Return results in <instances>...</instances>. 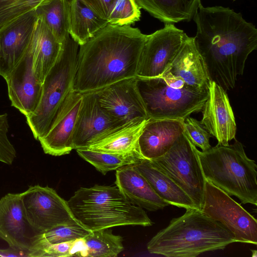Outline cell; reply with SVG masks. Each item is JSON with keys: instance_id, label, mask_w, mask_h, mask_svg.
<instances>
[{"instance_id": "cell-1", "label": "cell", "mask_w": 257, "mask_h": 257, "mask_svg": "<svg viewBox=\"0 0 257 257\" xmlns=\"http://www.w3.org/2000/svg\"><path fill=\"white\" fill-rule=\"evenodd\" d=\"M194 41L203 57L211 81L226 91L242 75L249 55L257 48V29L241 13L220 6L200 5L192 19Z\"/></svg>"}, {"instance_id": "cell-2", "label": "cell", "mask_w": 257, "mask_h": 257, "mask_svg": "<svg viewBox=\"0 0 257 257\" xmlns=\"http://www.w3.org/2000/svg\"><path fill=\"white\" fill-rule=\"evenodd\" d=\"M147 37L131 25L108 24L80 46L73 90L85 93L136 77Z\"/></svg>"}, {"instance_id": "cell-3", "label": "cell", "mask_w": 257, "mask_h": 257, "mask_svg": "<svg viewBox=\"0 0 257 257\" xmlns=\"http://www.w3.org/2000/svg\"><path fill=\"white\" fill-rule=\"evenodd\" d=\"M235 242L233 235L220 222L205 215L201 209L189 208L154 236L147 248L150 253L167 257H195L223 249Z\"/></svg>"}, {"instance_id": "cell-4", "label": "cell", "mask_w": 257, "mask_h": 257, "mask_svg": "<svg viewBox=\"0 0 257 257\" xmlns=\"http://www.w3.org/2000/svg\"><path fill=\"white\" fill-rule=\"evenodd\" d=\"M67 202L75 218L91 231L153 224L144 209L127 200L116 186L82 187Z\"/></svg>"}, {"instance_id": "cell-5", "label": "cell", "mask_w": 257, "mask_h": 257, "mask_svg": "<svg viewBox=\"0 0 257 257\" xmlns=\"http://www.w3.org/2000/svg\"><path fill=\"white\" fill-rule=\"evenodd\" d=\"M217 144L206 151L197 150L205 179L243 204L257 205V166L241 143Z\"/></svg>"}, {"instance_id": "cell-6", "label": "cell", "mask_w": 257, "mask_h": 257, "mask_svg": "<svg viewBox=\"0 0 257 257\" xmlns=\"http://www.w3.org/2000/svg\"><path fill=\"white\" fill-rule=\"evenodd\" d=\"M78 46L70 36L62 42L60 53L42 83L40 103L35 111L26 116L36 140L49 131L58 110L73 90Z\"/></svg>"}, {"instance_id": "cell-7", "label": "cell", "mask_w": 257, "mask_h": 257, "mask_svg": "<svg viewBox=\"0 0 257 257\" xmlns=\"http://www.w3.org/2000/svg\"><path fill=\"white\" fill-rule=\"evenodd\" d=\"M137 90L149 118L184 120L193 113L201 111L208 96L188 85L172 88L161 77L136 76Z\"/></svg>"}, {"instance_id": "cell-8", "label": "cell", "mask_w": 257, "mask_h": 257, "mask_svg": "<svg viewBox=\"0 0 257 257\" xmlns=\"http://www.w3.org/2000/svg\"><path fill=\"white\" fill-rule=\"evenodd\" d=\"M197 150L183 132L166 154L152 160L185 191L197 208L201 209L205 178Z\"/></svg>"}, {"instance_id": "cell-9", "label": "cell", "mask_w": 257, "mask_h": 257, "mask_svg": "<svg viewBox=\"0 0 257 257\" xmlns=\"http://www.w3.org/2000/svg\"><path fill=\"white\" fill-rule=\"evenodd\" d=\"M203 213L222 224L236 242L257 244V220L225 192L205 179Z\"/></svg>"}, {"instance_id": "cell-10", "label": "cell", "mask_w": 257, "mask_h": 257, "mask_svg": "<svg viewBox=\"0 0 257 257\" xmlns=\"http://www.w3.org/2000/svg\"><path fill=\"white\" fill-rule=\"evenodd\" d=\"M29 222L39 234L58 226L79 222L74 217L67 201L48 186H30L21 193Z\"/></svg>"}, {"instance_id": "cell-11", "label": "cell", "mask_w": 257, "mask_h": 257, "mask_svg": "<svg viewBox=\"0 0 257 257\" xmlns=\"http://www.w3.org/2000/svg\"><path fill=\"white\" fill-rule=\"evenodd\" d=\"M187 35L174 24L164 27L148 37L143 48L137 76H161L170 66Z\"/></svg>"}, {"instance_id": "cell-12", "label": "cell", "mask_w": 257, "mask_h": 257, "mask_svg": "<svg viewBox=\"0 0 257 257\" xmlns=\"http://www.w3.org/2000/svg\"><path fill=\"white\" fill-rule=\"evenodd\" d=\"M136 77L125 79L95 91L101 108L122 123L149 118L137 90Z\"/></svg>"}, {"instance_id": "cell-13", "label": "cell", "mask_w": 257, "mask_h": 257, "mask_svg": "<svg viewBox=\"0 0 257 257\" xmlns=\"http://www.w3.org/2000/svg\"><path fill=\"white\" fill-rule=\"evenodd\" d=\"M83 94L73 90L59 108L51 126L39 141L45 154L60 156L73 149L72 138Z\"/></svg>"}, {"instance_id": "cell-14", "label": "cell", "mask_w": 257, "mask_h": 257, "mask_svg": "<svg viewBox=\"0 0 257 257\" xmlns=\"http://www.w3.org/2000/svg\"><path fill=\"white\" fill-rule=\"evenodd\" d=\"M38 234L27 218L21 193H9L0 199V238L9 247L26 251L29 255Z\"/></svg>"}, {"instance_id": "cell-15", "label": "cell", "mask_w": 257, "mask_h": 257, "mask_svg": "<svg viewBox=\"0 0 257 257\" xmlns=\"http://www.w3.org/2000/svg\"><path fill=\"white\" fill-rule=\"evenodd\" d=\"M208 93L201 110L200 122L216 138L217 144L228 145L230 141L235 139L236 124L227 94L213 81H210Z\"/></svg>"}, {"instance_id": "cell-16", "label": "cell", "mask_w": 257, "mask_h": 257, "mask_svg": "<svg viewBox=\"0 0 257 257\" xmlns=\"http://www.w3.org/2000/svg\"><path fill=\"white\" fill-rule=\"evenodd\" d=\"M5 79L11 105L25 116L35 111L41 98L42 83L34 71L32 56L28 49Z\"/></svg>"}, {"instance_id": "cell-17", "label": "cell", "mask_w": 257, "mask_h": 257, "mask_svg": "<svg viewBox=\"0 0 257 257\" xmlns=\"http://www.w3.org/2000/svg\"><path fill=\"white\" fill-rule=\"evenodd\" d=\"M37 19L35 9L0 31V75L4 78L25 54Z\"/></svg>"}, {"instance_id": "cell-18", "label": "cell", "mask_w": 257, "mask_h": 257, "mask_svg": "<svg viewBox=\"0 0 257 257\" xmlns=\"http://www.w3.org/2000/svg\"><path fill=\"white\" fill-rule=\"evenodd\" d=\"M82 94L72 138L75 150L87 148L105 132L124 124L110 116L101 108L95 91Z\"/></svg>"}, {"instance_id": "cell-19", "label": "cell", "mask_w": 257, "mask_h": 257, "mask_svg": "<svg viewBox=\"0 0 257 257\" xmlns=\"http://www.w3.org/2000/svg\"><path fill=\"white\" fill-rule=\"evenodd\" d=\"M183 121L149 118L138 142L140 152L143 158L152 160L166 154L183 133Z\"/></svg>"}, {"instance_id": "cell-20", "label": "cell", "mask_w": 257, "mask_h": 257, "mask_svg": "<svg viewBox=\"0 0 257 257\" xmlns=\"http://www.w3.org/2000/svg\"><path fill=\"white\" fill-rule=\"evenodd\" d=\"M116 170V186L134 204L150 211L170 205L155 192L134 165L123 166Z\"/></svg>"}, {"instance_id": "cell-21", "label": "cell", "mask_w": 257, "mask_h": 257, "mask_svg": "<svg viewBox=\"0 0 257 257\" xmlns=\"http://www.w3.org/2000/svg\"><path fill=\"white\" fill-rule=\"evenodd\" d=\"M167 70L192 88L200 91L208 90L211 80L206 63L196 48L194 37L187 36Z\"/></svg>"}, {"instance_id": "cell-22", "label": "cell", "mask_w": 257, "mask_h": 257, "mask_svg": "<svg viewBox=\"0 0 257 257\" xmlns=\"http://www.w3.org/2000/svg\"><path fill=\"white\" fill-rule=\"evenodd\" d=\"M62 44L44 22L37 17L28 50L35 75L42 83L57 59Z\"/></svg>"}, {"instance_id": "cell-23", "label": "cell", "mask_w": 257, "mask_h": 257, "mask_svg": "<svg viewBox=\"0 0 257 257\" xmlns=\"http://www.w3.org/2000/svg\"><path fill=\"white\" fill-rule=\"evenodd\" d=\"M149 119L134 120L115 127L105 132L84 149L113 154L142 155L139 139Z\"/></svg>"}, {"instance_id": "cell-24", "label": "cell", "mask_w": 257, "mask_h": 257, "mask_svg": "<svg viewBox=\"0 0 257 257\" xmlns=\"http://www.w3.org/2000/svg\"><path fill=\"white\" fill-rule=\"evenodd\" d=\"M134 165L155 192L170 205L186 209L197 208L185 191L153 161L145 159Z\"/></svg>"}, {"instance_id": "cell-25", "label": "cell", "mask_w": 257, "mask_h": 257, "mask_svg": "<svg viewBox=\"0 0 257 257\" xmlns=\"http://www.w3.org/2000/svg\"><path fill=\"white\" fill-rule=\"evenodd\" d=\"M140 9L166 24L192 20L201 5V0H135Z\"/></svg>"}, {"instance_id": "cell-26", "label": "cell", "mask_w": 257, "mask_h": 257, "mask_svg": "<svg viewBox=\"0 0 257 257\" xmlns=\"http://www.w3.org/2000/svg\"><path fill=\"white\" fill-rule=\"evenodd\" d=\"M108 24L81 0L70 1L69 34L79 46Z\"/></svg>"}, {"instance_id": "cell-27", "label": "cell", "mask_w": 257, "mask_h": 257, "mask_svg": "<svg viewBox=\"0 0 257 257\" xmlns=\"http://www.w3.org/2000/svg\"><path fill=\"white\" fill-rule=\"evenodd\" d=\"M36 13L62 43L69 36L70 1L48 0L37 7Z\"/></svg>"}, {"instance_id": "cell-28", "label": "cell", "mask_w": 257, "mask_h": 257, "mask_svg": "<svg viewBox=\"0 0 257 257\" xmlns=\"http://www.w3.org/2000/svg\"><path fill=\"white\" fill-rule=\"evenodd\" d=\"M83 240L88 257H116L124 249L122 237L108 228L92 231Z\"/></svg>"}, {"instance_id": "cell-29", "label": "cell", "mask_w": 257, "mask_h": 257, "mask_svg": "<svg viewBox=\"0 0 257 257\" xmlns=\"http://www.w3.org/2000/svg\"><path fill=\"white\" fill-rule=\"evenodd\" d=\"M80 157L89 163L103 175L123 166L134 165L145 159L139 154H119L102 152L87 149L76 150Z\"/></svg>"}, {"instance_id": "cell-30", "label": "cell", "mask_w": 257, "mask_h": 257, "mask_svg": "<svg viewBox=\"0 0 257 257\" xmlns=\"http://www.w3.org/2000/svg\"><path fill=\"white\" fill-rule=\"evenodd\" d=\"M91 232L80 223L54 227L35 237L29 257H32L34 252L47 246L83 238Z\"/></svg>"}, {"instance_id": "cell-31", "label": "cell", "mask_w": 257, "mask_h": 257, "mask_svg": "<svg viewBox=\"0 0 257 257\" xmlns=\"http://www.w3.org/2000/svg\"><path fill=\"white\" fill-rule=\"evenodd\" d=\"M140 8L135 0H113L107 12L108 24L131 25L140 20Z\"/></svg>"}, {"instance_id": "cell-32", "label": "cell", "mask_w": 257, "mask_h": 257, "mask_svg": "<svg viewBox=\"0 0 257 257\" xmlns=\"http://www.w3.org/2000/svg\"><path fill=\"white\" fill-rule=\"evenodd\" d=\"M48 0H0V31Z\"/></svg>"}, {"instance_id": "cell-33", "label": "cell", "mask_w": 257, "mask_h": 257, "mask_svg": "<svg viewBox=\"0 0 257 257\" xmlns=\"http://www.w3.org/2000/svg\"><path fill=\"white\" fill-rule=\"evenodd\" d=\"M184 133L190 141L202 151H206L211 148L210 138L212 136L206 131L203 125L197 119L190 117L183 121Z\"/></svg>"}, {"instance_id": "cell-34", "label": "cell", "mask_w": 257, "mask_h": 257, "mask_svg": "<svg viewBox=\"0 0 257 257\" xmlns=\"http://www.w3.org/2000/svg\"><path fill=\"white\" fill-rule=\"evenodd\" d=\"M8 116L7 113L0 114V162L12 165L16 157V151L8 137Z\"/></svg>"}, {"instance_id": "cell-35", "label": "cell", "mask_w": 257, "mask_h": 257, "mask_svg": "<svg viewBox=\"0 0 257 257\" xmlns=\"http://www.w3.org/2000/svg\"><path fill=\"white\" fill-rule=\"evenodd\" d=\"M75 240L47 246L34 252L32 257H68L73 256V251Z\"/></svg>"}, {"instance_id": "cell-36", "label": "cell", "mask_w": 257, "mask_h": 257, "mask_svg": "<svg viewBox=\"0 0 257 257\" xmlns=\"http://www.w3.org/2000/svg\"><path fill=\"white\" fill-rule=\"evenodd\" d=\"M160 77L167 85L174 88L180 89L187 85L181 78L174 75L168 70H166Z\"/></svg>"}, {"instance_id": "cell-37", "label": "cell", "mask_w": 257, "mask_h": 257, "mask_svg": "<svg viewBox=\"0 0 257 257\" xmlns=\"http://www.w3.org/2000/svg\"><path fill=\"white\" fill-rule=\"evenodd\" d=\"M0 256L3 257H29V253L25 250L9 247L8 248H0Z\"/></svg>"}, {"instance_id": "cell-38", "label": "cell", "mask_w": 257, "mask_h": 257, "mask_svg": "<svg viewBox=\"0 0 257 257\" xmlns=\"http://www.w3.org/2000/svg\"><path fill=\"white\" fill-rule=\"evenodd\" d=\"M87 6L95 11L101 17L105 19L102 8L98 0H81ZM106 20V19H105Z\"/></svg>"}, {"instance_id": "cell-39", "label": "cell", "mask_w": 257, "mask_h": 257, "mask_svg": "<svg viewBox=\"0 0 257 257\" xmlns=\"http://www.w3.org/2000/svg\"><path fill=\"white\" fill-rule=\"evenodd\" d=\"M113 1V0H98L106 20L108 11Z\"/></svg>"}, {"instance_id": "cell-40", "label": "cell", "mask_w": 257, "mask_h": 257, "mask_svg": "<svg viewBox=\"0 0 257 257\" xmlns=\"http://www.w3.org/2000/svg\"><path fill=\"white\" fill-rule=\"evenodd\" d=\"M252 254L251 256L252 257H256L257 256V250H251Z\"/></svg>"}, {"instance_id": "cell-41", "label": "cell", "mask_w": 257, "mask_h": 257, "mask_svg": "<svg viewBox=\"0 0 257 257\" xmlns=\"http://www.w3.org/2000/svg\"><path fill=\"white\" fill-rule=\"evenodd\" d=\"M233 1H235V0H233Z\"/></svg>"}]
</instances>
